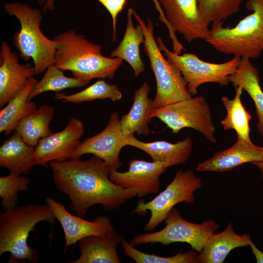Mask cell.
I'll list each match as a JSON object with an SVG mask.
<instances>
[{
  "instance_id": "obj_11",
  "label": "cell",
  "mask_w": 263,
  "mask_h": 263,
  "mask_svg": "<svg viewBox=\"0 0 263 263\" xmlns=\"http://www.w3.org/2000/svg\"><path fill=\"white\" fill-rule=\"evenodd\" d=\"M126 137L121 129L119 115L113 112L104 129L80 141L69 159H80L83 155L92 154L102 160L111 170H118L122 165L119 155Z\"/></svg>"
},
{
  "instance_id": "obj_18",
  "label": "cell",
  "mask_w": 263,
  "mask_h": 263,
  "mask_svg": "<svg viewBox=\"0 0 263 263\" xmlns=\"http://www.w3.org/2000/svg\"><path fill=\"white\" fill-rule=\"evenodd\" d=\"M262 158V147L237 138L230 148L216 152L199 163L196 169L199 171L225 172L245 163L259 161Z\"/></svg>"
},
{
  "instance_id": "obj_16",
  "label": "cell",
  "mask_w": 263,
  "mask_h": 263,
  "mask_svg": "<svg viewBox=\"0 0 263 263\" xmlns=\"http://www.w3.org/2000/svg\"><path fill=\"white\" fill-rule=\"evenodd\" d=\"M34 75V65L20 64L16 53L2 40L0 52V107H3L21 91Z\"/></svg>"
},
{
  "instance_id": "obj_14",
  "label": "cell",
  "mask_w": 263,
  "mask_h": 263,
  "mask_svg": "<svg viewBox=\"0 0 263 263\" xmlns=\"http://www.w3.org/2000/svg\"><path fill=\"white\" fill-rule=\"evenodd\" d=\"M125 172L111 170L110 179L121 187L134 191L141 198L157 193L160 188V177L168 168L163 163L132 159Z\"/></svg>"
},
{
  "instance_id": "obj_21",
  "label": "cell",
  "mask_w": 263,
  "mask_h": 263,
  "mask_svg": "<svg viewBox=\"0 0 263 263\" xmlns=\"http://www.w3.org/2000/svg\"><path fill=\"white\" fill-rule=\"evenodd\" d=\"M35 148L27 144L14 131L0 147V166L10 173L21 175L28 173L35 166Z\"/></svg>"
},
{
  "instance_id": "obj_13",
  "label": "cell",
  "mask_w": 263,
  "mask_h": 263,
  "mask_svg": "<svg viewBox=\"0 0 263 263\" xmlns=\"http://www.w3.org/2000/svg\"><path fill=\"white\" fill-rule=\"evenodd\" d=\"M85 132L83 122L71 118L62 130L40 140L35 147L36 165L44 166L52 161L69 159Z\"/></svg>"
},
{
  "instance_id": "obj_9",
  "label": "cell",
  "mask_w": 263,
  "mask_h": 263,
  "mask_svg": "<svg viewBox=\"0 0 263 263\" xmlns=\"http://www.w3.org/2000/svg\"><path fill=\"white\" fill-rule=\"evenodd\" d=\"M156 117L178 133L184 128H191L215 144L216 127L212 121L210 108L203 96L191 97L164 107L152 109L149 116Z\"/></svg>"
},
{
  "instance_id": "obj_15",
  "label": "cell",
  "mask_w": 263,
  "mask_h": 263,
  "mask_svg": "<svg viewBox=\"0 0 263 263\" xmlns=\"http://www.w3.org/2000/svg\"><path fill=\"white\" fill-rule=\"evenodd\" d=\"M45 202L63 229L65 251L84 238L100 235L113 228L107 217L99 216L90 221L71 213L62 204L51 197H47Z\"/></svg>"
},
{
  "instance_id": "obj_2",
  "label": "cell",
  "mask_w": 263,
  "mask_h": 263,
  "mask_svg": "<svg viewBox=\"0 0 263 263\" xmlns=\"http://www.w3.org/2000/svg\"><path fill=\"white\" fill-rule=\"evenodd\" d=\"M53 40L56 43L54 64L88 83L95 78L112 79L122 64L118 57L103 56L99 44L73 30L58 34Z\"/></svg>"
},
{
  "instance_id": "obj_4",
  "label": "cell",
  "mask_w": 263,
  "mask_h": 263,
  "mask_svg": "<svg viewBox=\"0 0 263 263\" xmlns=\"http://www.w3.org/2000/svg\"><path fill=\"white\" fill-rule=\"evenodd\" d=\"M245 6L250 15L232 28L212 25L206 41L220 53L255 59L263 52V0H247Z\"/></svg>"
},
{
  "instance_id": "obj_28",
  "label": "cell",
  "mask_w": 263,
  "mask_h": 263,
  "mask_svg": "<svg viewBox=\"0 0 263 263\" xmlns=\"http://www.w3.org/2000/svg\"><path fill=\"white\" fill-rule=\"evenodd\" d=\"M55 97L63 103H81L105 99L117 101L122 98V94L116 85L109 84L103 79H99L80 92L71 94L57 92Z\"/></svg>"
},
{
  "instance_id": "obj_24",
  "label": "cell",
  "mask_w": 263,
  "mask_h": 263,
  "mask_svg": "<svg viewBox=\"0 0 263 263\" xmlns=\"http://www.w3.org/2000/svg\"><path fill=\"white\" fill-rule=\"evenodd\" d=\"M133 9L127 12V20L124 37L117 47L113 50L110 56L118 57L126 61L132 68L136 77L145 70V64L141 59L140 46L144 43L145 37L141 26L134 27L132 22Z\"/></svg>"
},
{
  "instance_id": "obj_26",
  "label": "cell",
  "mask_w": 263,
  "mask_h": 263,
  "mask_svg": "<svg viewBox=\"0 0 263 263\" xmlns=\"http://www.w3.org/2000/svg\"><path fill=\"white\" fill-rule=\"evenodd\" d=\"M54 112L53 106L43 104L24 117L15 131L27 144L35 148L40 139L53 133L50 124Z\"/></svg>"
},
{
  "instance_id": "obj_7",
  "label": "cell",
  "mask_w": 263,
  "mask_h": 263,
  "mask_svg": "<svg viewBox=\"0 0 263 263\" xmlns=\"http://www.w3.org/2000/svg\"><path fill=\"white\" fill-rule=\"evenodd\" d=\"M202 184L201 179L192 170L179 169L164 190L149 202L139 201L133 212L144 215L150 211V217L144 230L152 231L164 221L175 205L182 202L193 203L195 198L194 192L201 188Z\"/></svg>"
},
{
  "instance_id": "obj_22",
  "label": "cell",
  "mask_w": 263,
  "mask_h": 263,
  "mask_svg": "<svg viewBox=\"0 0 263 263\" xmlns=\"http://www.w3.org/2000/svg\"><path fill=\"white\" fill-rule=\"evenodd\" d=\"M150 88L144 82L134 91L133 101L129 112L120 119L121 129L125 136L136 133L148 135L150 132L149 124L151 119L152 100L149 97Z\"/></svg>"
},
{
  "instance_id": "obj_20",
  "label": "cell",
  "mask_w": 263,
  "mask_h": 263,
  "mask_svg": "<svg viewBox=\"0 0 263 263\" xmlns=\"http://www.w3.org/2000/svg\"><path fill=\"white\" fill-rule=\"evenodd\" d=\"M252 242L248 233L238 234L229 223L222 232L213 233L197 256V263H222L233 249L247 246Z\"/></svg>"
},
{
  "instance_id": "obj_6",
  "label": "cell",
  "mask_w": 263,
  "mask_h": 263,
  "mask_svg": "<svg viewBox=\"0 0 263 263\" xmlns=\"http://www.w3.org/2000/svg\"><path fill=\"white\" fill-rule=\"evenodd\" d=\"M133 16L143 29L144 50L149 57L156 82V93L152 109L164 107L191 97L180 70L162 55L154 35V25L150 18L147 23L134 10Z\"/></svg>"
},
{
  "instance_id": "obj_25",
  "label": "cell",
  "mask_w": 263,
  "mask_h": 263,
  "mask_svg": "<svg viewBox=\"0 0 263 263\" xmlns=\"http://www.w3.org/2000/svg\"><path fill=\"white\" fill-rule=\"evenodd\" d=\"M38 81L31 77L24 89L12 98L0 111V132L6 135L14 132L19 121L37 108L36 103L29 99Z\"/></svg>"
},
{
  "instance_id": "obj_17",
  "label": "cell",
  "mask_w": 263,
  "mask_h": 263,
  "mask_svg": "<svg viewBox=\"0 0 263 263\" xmlns=\"http://www.w3.org/2000/svg\"><path fill=\"white\" fill-rule=\"evenodd\" d=\"M124 146L137 148L147 153L152 161L163 163L169 167L186 163L191 152L192 140L188 137L176 143L165 140L145 142L136 138L133 134L126 137Z\"/></svg>"
},
{
  "instance_id": "obj_33",
  "label": "cell",
  "mask_w": 263,
  "mask_h": 263,
  "mask_svg": "<svg viewBox=\"0 0 263 263\" xmlns=\"http://www.w3.org/2000/svg\"><path fill=\"white\" fill-rule=\"evenodd\" d=\"M109 12L112 19L113 42L116 41V22L118 15L124 9L128 0H96Z\"/></svg>"
},
{
  "instance_id": "obj_35",
  "label": "cell",
  "mask_w": 263,
  "mask_h": 263,
  "mask_svg": "<svg viewBox=\"0 0 263 263\" xmlns=\"http://www.w3.org/2000/svg\"><path fill=\"white\" fill-rule=\"evenodd\" d=\"M40 6H42V11L46 13L47 11H53L55 10V0H37Z\"/></svg>"
},
{
  "instance_id": "obj_12",
  "label": "cell",
  "mask_w": 263,
  "mask_h": 263,
  "mask_svg": "<svg viewBox=\"0 0 263 263\" xmlns=\"http://www.w3.org/2000/svg\"><path fill=\"white\" fill-rule=\"evenodd\" d=\"M158 0L173 30L187 41L208 38L210 29L201 14L197 0Z\"/></svg>"
},
{
  "instance_id": "obj_34",
  "label": "cell",
  "mask_w": 263,
  "mask_h": 263,
  "mask_svg": "<svg viewBox=\"0 0 263 263\" xmlns=\"http://www.w3.org/2000/svg\"><path fill=\"white\" fill-rule=\"evenodd\" d=\"M153 2L154 3L155 8L157 11L159 13V19L160 20V21L165 24L166 25L169 32H172V28L169 22L168 21L167 18L166 17L164 11L163 10V8H162L160 3L159 2L158 0H152Z\"/></svg>"
},
{
  "instance_id": "obj_36",
  "label": "cell",
  "mask_w": 263,
  "mask_h": 263,
  "mask_svg": "<svg viewBox=\"0 0 263 263\" xmlns=\"http://www.w3.org/2000/svg\"><path fill=\"white\" fill-rule=\"evenodd\" d=\"M254 255L257 263H263V252L261 251L252 241L249 245Z\"/></svg>"
},
{
  "instance_id": "obj_8",
  "label": "cell",
  "mask_w": 263,
  "mask_h": 263,
  "mask_svg": "<svg viewBox=\"0 0 263 263\" xmlns=\"http://www.w3.org/2000/svg\"><path fill=\"white\" fill-rule=\"evenodd\" d=\"M164 221L166 225L163 229L136 235L130 243L134 246L146 244L159 243L167 246L174 243H186L193 250L200 252L209 238L219 228V225L213 220L201 224L188 221L175 207Z\"/></svg>"
},
{
  "instance_id": "obj_23",
  "label": "cell",
  "mask_w": 263,
  "mask_h": 263,
  "mask_svg": "<svg viewBox=\"0 0 263 263\" xmlns=\"http://www.w3.org/2000/svg\"><path fill=\"white\" fill-rule=\"evenodd\" d=\"M228 81L235 87H241L252 99L256 108L257 129L263 136V91L260 84L257 68L253 65L250 59L242 57L237 70L229 76Z\"/></svg>"
},
{
  "instance_id": "obj_31",
  "label": "cell",
  "mask_w": 263,
  "mask_h": 263,
  "mask_svg": "<svg viewBox=\"0 0 263 263\" xmlns=\"http://www.w3.org/2000/svg\"><path fill=\"white\" fill-rule=\"evenodd\" d=\"M244 0H197L199 11L204 20L212 25L237 13Z\"/></svg>"
},
{
  "instance_id": "obj_10",
  "label": "cell",
  "mask_w": 263,
  "mask_h": 263,
  "mask_svg": "<svg viewBox=\"0 0 263 263\" xmlns=\"http://www.w3.org/2000/svg\"><path fill=\"white\" fill-rule=\"evenodd\" d=\"M156 40L167 59L180 70L191 95L196 94L198 88L206 83H216L222 86L228 85L229 76L235 72L240 62L241 57L238 56L221 63L205 61L193 54H176L169 50L160 38Z\"/></svg>"
},
{
  "instance_id": "obj_30",
  "label": "cell",
  "mask_w": 263,
  "mask_h": 263,
  "mask_svg": "<svg viewBox=\"0 0 263 263\" xmlns=\"http://www.w3.org/2000/svg\"><path fill=\"white\" fill-rule=\"evenodd\" d=\"M121 245L124 254L136 263H197L199 252L194 250L180 251L173 256L163 257L142 252L123 238Z\"/></svg>"
},
{
  "instance_id": "obj_32",
  "label": "cell",
  "mask_w": 263,
  "mask_h": 263,
  "mask_svg": "<svg viewBox=\"0 0 263 263\" xmlns=\"http://www.w3.org/2000/svg\"><path fill=\"white\" fill-rule=\"evenodd\" d=\"M30 182L27 176L10 173L0 178V197L3 210L17 207L19 193L27 190Z\"/></svg>"
},
{
  "instance_id": "obj_5",
  "label": "cell",
  "mask_w": 263,
  "mask_h": 263,
  "mask_svg": "<svg viewBox=\"0 0 263 263\" xmlns=\"http://www.w3.org/2000/svg\"><path fill=\"white\" fill-rule=\"evenodd\" d=\"M4 9L20 23V30L13 36L19 56L25 61L33 60L35 75L45 71L54 64L56 43L46 37L40 29L42 19L40 11L19 2L7 3Z\"/></svg>"
},
{
  "instance_id": "obj_37",
  "label": "cell",
  "mask_w": 263,
  "mask_h": 263,
  "mask_svg": "<svg viewBox=\"0 0 263 263\" xmlns=\"http://www.w3.org/2000/svg\"><path fill=\"white\" fill-rule=\"evenodd\" d=\"M262 159L258 162H255L251 163L252 165L256 166L260 170L262 174V177L263 178V147H262Z\"/></svg>"
},
{
  "instance_id": "obj_3",
  "label": "cell",
  "mask_w": 263,
  "mask_h": 263,
  "mask_svg": "<svg viewBox=\"0 0 263 263\" xmlns=\"http://www.w3.org/2000/svg\"><path fill=\"white\" fill-rule=\"evenodd\" d=\"M55 219L47 204L29 203L4 210L0 214V256L9 253V263H37L38 251L27 243L29 234L37 224H53Z\"/></svg>"
},
{
  "instance_id": "obj_29",
  "label": "cell",
  "mask_w": 263,
  "mask_h": 263,
  "mask_svg": "<svg viewBox=\"0 0 263 263\" xmlns=\"http://www.w3.org/2000/svg\"><path fill=\"white\" fill-rule=\"evenodd\" d=\"M88 84L74 77L66 76L63 70L53 64L46 69L42 78L37 82L29 99L31 100L48 91L59 92L67 89L84 87Z\"/></svg>"
},
{
  "instance_id": "obj_19",
  "label": "cell",
  "mask_w": 263,
  "mask_h": 263,
  "mask_svg": "<svg viewBox=\"0 0 263 263\" xmlns=\"http://www.w3.org/2000/svg\"><path fill=\"white\" fill-rule=\"evenodd\" d=\"M123 237L114 228L102 235L90 236L80 240V254L71 263H120L117 246Z\"/></svg>"
},
{
  "instance_id": "obj_27",
  "label": "cell",
  "mask_w": 263,
  "mask_h": 263,
  "mask_svg": "<svg viewBox=\"0 0 263 263\" xmlns=\"http://www.w3.org/2000/svg\"><path fill=\"white\" fill-rule=\"evenodd\" d=\"M235 88V95L233 99L222 96V102L226 111L225 117L221 121L224 130H234L237 138L249 143H253L250 137V121L252 117L242 101L243 89L240 86Z\"/></svg>"
},
{
  "instance_id": "obj_1",
  "label": "cell",
  "mask_w": 263,
  "mask_h": 263,
  "mask_svg": "<svg viewBox=\"0 0 263 263\" xmlns=\"http://www.w3.org/2000/svg\"><path fill=\"white\" fill-rule=\"evenodd\" d=\"M49 165L56 189L69 197L70 209L79 216H86L95 205L107 210H116L136 196L132 190L111 181L110 169L94 155L87 160L54 161Z\"/></svg>"
}]
</instances>
